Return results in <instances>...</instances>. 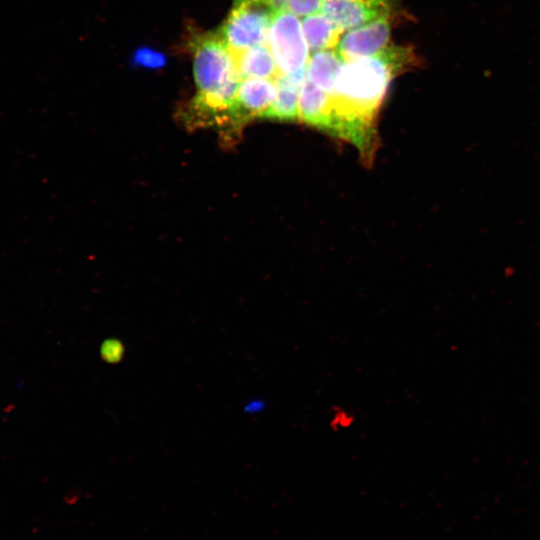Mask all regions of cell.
Returning <instances> with one entry per match:
<instances>
[{"label":"cell","mask_w":540,"mask_h":540,"mask_svg":"<svg viewBox=\"0 0 540 540\" xmlns=\"http://www.w3.org/2000/svg\"><path fill=\"white\" fill-rule=\"evenodd\" d=\"M301 27L312 53L335 48L344 32L321 11L305 16L301 21Z\"/></svg>","instance_id":"cell-11"},{"label":"cell","mask_w":540,"mask_h":540,"mask_svg":"<svg viewBox=\"0 0 540 540\" xmlns=\"http://www.w3.org/2000/svg\"><path fill=\"white\" fill-rule=\"evenodd\" d=\"M233 55L241 79L262 78L275 80L280 75L267 42L233 53Z\"/></svg>","instance_id":"cell-10"},{"label":"cell","mask_w":540,"mask_h":540,"mask_svg":"<svg viewBox=\"0 0 540 540\" xmlns=\"http://www.w3.org/2000/svg\"><path fill=\"white\" fill-rule=\"evenodd\" d=\"M323 0H288L287 10L296 16H308L321 11Z\"/></svg>","instance_id":"cell-13"},{"label":"cell","mask_w":540,"mask_h":540,"mask_svg":"<svg viewBox=\"0 0 540 540\" xmlns=\"http://www.w3.org/2000/svg\"><path fill=\"white\" fill-rule=\"evenodd\" d=\"M394 0H323L321 12L343 31L362 26L389 13Z\"/></svg>","instance_id":"cell-7"},{"label":"cell","mask_w":540,"mask_h":540,"mask_svg":"<svg viewBox=\"0 0 540 540\" xmlns=\"http://www.w3.org/2000/svg\"><path fill=\"white\" fill-rule=\"evenodd\" d=\"M344 62L337 49L313 52L306 65V78L331 95Z\"/></svg>","instance_id":"cell-12"},{"label":"cell","mask_w":540,"mask_h":540,"mask_svg":"<svg viewBox=\"0 0 540 540\" xmlns=\"http://www.w3.org/2000/svg\"><path fill=\"white\" fill-rule=\"evenodd\" d=\"M298 108L299 119L331 132L333 120L331 96L306 77L300 88Z\"/></svg>","instance_id":"cell-8"},{"label":"cell","mask_w":540,"mask_h":540,"mask_svg":"<svg viewBox=\"0 0 540 540\" xmlns=\"http://www.w3.org/2000/svg\"><path fill=\"white\" fill-rule=\"evenodd\" d=\"M411 49L386 47L379 53L344 62L331 96V133L370 152L375 115L391 80L413 64Z\"/></svg>","instance_id":"cell-1"},{"label":"cell","mask_w":540,"mask_h":540,"mask_svg":"<svg viewBox=\"0 0 540 540\" xmlns=\"http://www.w3.org/2000/svg\"><path fill=\"white\" fill-rule=\"evenodd\" d=\"M192 49L198 92L189 102L191 109L209 122L229 119L241 81L233 53L219 32L197 36Z\"/></svg>","instance_id":"cell-2"},{"label":"cell","mask_w":540,"mask_h":540,"mask_svg":"<svg viewBox=\"0 0 540 540\" xmlns=\"http://www.w3.org/2000/svg\"><path fill=\"white\" fill-rule=\"evenodd\" d=\"M135 63L146 67H159L165 63V58L162 54L150 49H140L135 54Z\"/></svg>","instance_id":"cell-14"},{"label":"cell","mask_w":540,"mask_h":540,"mask_svg":"<svg viewBox=\"0 0 540 540\" xmlns=\"http://www.w3.org/2000/svg\"><path fill=\"white\" fill-rule=\"evenodd\" d=\"M274 14L260 3L234 0L219 34L233 53L266 43Z\"/></svg>","instance_id":"cell-3"},{"label":"cell","mask_w":540,"mask_h":540,"mask_svg":"<svg viewBox=\"0 0 540 540\" xmlns=\"http://www.w3.org/2000/svg\"><path fill=\"white\" fill-rule=\"evenodd\" d=\"M389 36V13H385L362 26L348 30L341 37L337 50L345 62L373 56L386 48Z\"/></svg>","instance_id":"cell-6"},{"label":"cell","mask_w":540,"mask_h":540,"mask_svg":"<svg viewBox=\"0 0 540 540\" xmlns=\"http://www.w3.org/2000/svg\"><path fill=\"white\" fill-rule=\"evenodd\" d=\"M306 69V68H305ZM280 74L274 81L276 96L264 119L293 121L299 119V92L306 77V71Z\"/></svg>","instance_id":"cell-9"},{"label":"cell","mask_w":540,"mask_h":540,"mask_svg":"<svg viewBox=\"0 0 540 540\" xmlns=\"http://www.w3.org/2000/svg\"><path fill=\"white\" fill-rule=\"evenodd\" d=\"M269 46L280 74L304 70L309 59L301 22L288 10L273 15L267 36Z\"/></svg>","instance_id":"cell-4"},{"label":"cell","mask_w":540,"mask_h":540,"mask_svg":"<svg viewBox=\"0 0 540 540\" xmlns=\"http://www.w3.org/2000/svg\"><path fill=\"white\" fill-rule=\"evenodd\" d=\"M122 354V347L120 344L115 342H108L102 347V355L107 359V361H116L120 358Z\"/></svg>","instance_id":"cell-15"},{"label":"cell","mask_w":540,"mask_h":540,"mask_svg":"<svg viewBox=\"0 0 540 540\" xmlns=\"http://www.w3.org/2000/svg\"><path fill=\"white\" fill-rule=\"evenodd\" d=\"M274 80L242 78L230 110V122L226 139L232 138L246 121L264 118L276 96Z\"/></svg>","instance_id":"cell-5"}]
</instances>
